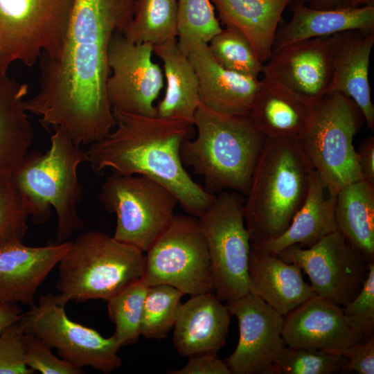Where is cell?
I'll list each match as a JSON object with an SVG mask.
<instances>
[{
	"instance_id": "6da1fadb",
	"label": "cell",
	"mask_w": 374,
	"mask_h": 374,
	"mask_svg": "<svg viewBox=\"0 0 374 374\" xmlns=\"http://www.w3.org/2000/svg\"><path fill=\"white\" fill-rule=\"evenodd\" d=\"M134 1L75 0L59 55L39 58V88L24 108L78 145L100 141L115 126L106 89L108 51L131 21Z\"/></svg>"
},
{
	"instance_id": "7a4b0ae2",
	"label": "cell",
	"mask_w": 374,
	"mask_h": 374,
	"mask_svg": "<svg viewBox=\"0 0 374 374\" xmlns=\"http://www.w3.org/2000/svg\"><path fill=\"white\" fill-rule=\"evenodd\" d=\"M113 114L114 129L86 150L93 171L150 177L168 188L186 213L199 217L216 196L192 179L181 159V144L191 138L194 125L157 116Z\"/></svg>"
},
{
	"instance_id": "3957f363",
	"label": "cell",
	"mask_w": 374,
	"mask_h": 374,
	"mask_svg": "<svg viewBox=\"0 0 374 374\" xmlns=\"http://www.w3.org/2000/svg\"><path fill=\"white\" fill-rule=\"evenodd\" d=\"M197 136L184 141V166L204 177L211 193L232 190L247 195L267 138L247 115H229L200 103L195 114Z\"/></svg>"
},
{
	"instance_id": "277c9868",
	"label": "cell",
	"mask_w": 374,
	"mask_h": 374,
	"mask_svg": "<svg viewBox=\"0 0 374 374\" xmlns=\"http://www.w3.org/2000/svg\"><path fill=\"white\" fill-rule=\"evenodd\" d=\"M314 172L299 138L267 139L243 206L251 243L274 239L287 229Z\"/></svg>"
},
{
	"instance_id": "5b68a950",
	"label": "cell",
	"mask_w": 374,
	"mask_h": 374,
	"mask_svg": "<svg viewBox=\"0 0 374 374\" xmlns=\"http://www.w3.org/2000/svg\"><path fill=\"white\" fill-rule=\"evenodd\" d=\"M50 140L46 152H28L10 179L33 222H46L51 207L55 209L57 221L55 242L62 243L84 224L78 213L82 195L78 168L87 161V154L61 128L53 129Z\"/></svg>"
},
{
	"instance_id": "8992f818",
	"label": "cell",
	"mask_w": 374,
	"mask_h": 374,
	"mask_svg": "<svg viewBox=\"0 0 374 374\" xmlns=\"http://www.w3.org/2000/svg\"><path fill=\"white\" fill-rule=\"evenodd\" d=\"M60 301H107L140 280L144 252L96 231L78 235L58 263Z\"/></svg>"
},
{
	"instance_id": "52a82bcc",
	"label": "cell",
	"mask_w": 374,
	"mask_h": 374,
	"mask_svg": "<svg viewBox=\"0 0 374 374\" xmlns=\"http://www.w3.org/2000/svg\"><path fill=\"white\" fill-rule=\"evenodd\" d=\"M364 121L352 99L330 92L316 105L312 121L299 138L330 195L335 196L344 186L363 180L353 143Z\"/></svg>"
},
{
	"instance_id": "ba28073f",
	"label": "cell",
	"mask_w": 374,
	"mask_h": 374,
	"mask_svg": "<svg viewBox=\"0 0 374 374\" xmlns=\"http://www.w3.org/2000/svg\"><path fill=\"white\" fill-rule=\"evenodd\" d=\"M75 0H0V75L59 55Z\"/></svg>"
},
{
	"instance_id": "9c48e42d",
	"label": "cell",
	"mask_w": 374,
	"mask_h": 374,
	"mask_svg": "<svg viewBox=\"0 0 374 374\" xmlns=\"http://www.w3.org/2000/svg\"><path fill=\"white\" fill-rule=\"evenodd\" d=\"M98 199L116 216L114 238L144 253L168 226L179 204L168 188L150 177L114 173L105 180Z\"/></svg>"
},
{
	"instance_id": "30bf717a",
	"label": "cell",
	"mask_w": 374,
	"mask_h": 374,
	"mask_svg": "<svg viewBox=\"0 0 374 374\" xmlns=\"http://www.w3.org/2000/svg\"><path fill=\"white\" fill-rule=\"evenodd\" d=\"M242 194L224 190L198 217L211 265L213 292L222 301L249 292L248 262L251 251Z\"/></svg>"
},
{
	"instance_id": "8fae6325",
	"label": "cell",
	"mask_w": 374,
	"mask_h": 374,
	"mask_svg": "<svg viewBox=\"0 0 374 374\" xmlns=\"http://www.w3.org/2000/svg\"><path fill=\"white\" fill-rule=\"evenodd\" d=\"M145 253L141 280L148 287L169 285L190 296L213 292L208 247L196 217L175 215Z\"/></svg>"
},
{
	"instance_id": "7c38bea8",
	"label": "cell",
	"mask_w": 374,
	"mask_h": 374,
	"mask_svg": "<svg viewBox=\"0 0 374 374\" xmlns=\"http://www.w3.org/2000/svg\"><path fill=\"white\" fill-rule=\"evenodd\" d=\"M65 306L57 294L46 293L39 296L37 305L22 313L19 321L25 332L55 348L62 359L78 368L91 367L103 373L118 368L122 364L118 355L121 346L114 337H104L71 320Z\"/></svg>"
},
{
	"instance_id": "4fadbf2b",
	"label": "cell",
	"mask_w": 374,
	"mask_h": 374,
	"mask_svg": "<svg viewBox=\"0 0 374 374\" xmlns=\"http://www.w3.org/2000/svg\"><path fill=\"white\" fill-rule=\"evenodd\" d=\"M277 256L308 276L314 294L343 308L359 293L368 272L366 257L337 231L308 248L294 244Z\"/></svg>"
},
{
	"instance_id": "5bb4252c",
	"label": "cell",
	"mask_w": 374,
	"mask_h": 374,
	"mask_svg": "<svg viewBox=\"0 0 374 374\" xmlns=\"http://www.w3.org/2000/svg\"><path fill=\"white\" fill-rule=\"evenodd\" d=\"M153 45L136 44L123 33L112 37L108 51L107 96L112 110L156 116L154 105L163 85L160 66L152 60Z\"/></svg>"
},
{
	"instance_id": "9a60e30c",
	"label": "cell",
	"mask_w": 374,
	"mask_h": 374,
	"mask_svg": "<svg viewBox=\"0 0 374 374\" xmlns=\"http://www.w3.org/2000/svg\"><path fill=\"white\" fill-rule=\"evenodd\" d=\"M373 329L345 314L343 307L315 294L284 317L282 336L287 346L338 350L366 341Z\"/></svg>"
},
{
	"instance_id": "2e32d148",
	"label": "cell",
	"mask_w": 374,
	"mask_h": 374,
	"mask_svg": "<svg viewBox=\"0 0 374 374\" xmlns=\"http://www.w3.org/2000/svg\"><path fill=\"white\" fill-rule=\"evenodd\" d=\"M226 306L238 319L240 337L235 350L224 361L231 374H265L286 346L284 317L251 292Z\"/></svg>"
},
{
	"instance_id": "e0dca14e",
	"label": "cell",
	"mask_w": 374,
	"mask_h": 374,
	"mask_svg": "<svg viewBox=\"0 0 374 374\" xmlns=\"http://www.w3.org/2000/svg\"><path fill=\"white\" fill-rule=\"evenodd\" d=\"M264 78L317 105L329 92L332 77L331 36L290 44L264 64Z\"/></svg>"
},
{
	"instance_id": "ac0fdd59",
	"label": "cell",
	"mask_w": 374,
	"mask_h": 374,
	"mask_svg": "<svg viewBox=\"0 0 374 374\" xmlns=\"http://www.w3.org/2000/svg\"><path fill=\"white\" fill-rule=\"evenodd\" d=\"M71 241L42 247L13 242L0 247V304L34 305L35 295Z\"/></svg>"
},
{
	"instance_id": "d6986e66",
	"label": "cell",
	"mask_w": 374,
	"mask_h": 374,
	"mask_svg": "<svg viewBox=\"0 0 374 374\" xmlns=\"http://www.w3.org/2000/svg\"><path fill=\"white\" fill-rule=\"evenodd\" d=\"M181 51L196 73L201 103L225 114H249L260 85L258 78L223 68L213 58L208 44L202 40L191 41Z\"/></svg>"
},
{
	"instance_id": "ffe728a7",
	"label": "cell",
	"mask_w": 374,
	"mask_h": 374,
	"mask_svg": "<svg viewBox=\"0 0 374 374\" xmlns=\"http://www.w3.org/2000/svg\"><path fill=\"white\" fill-rule=\"evenodd\" d=\"M374 45V30L352 29L331 35L332 77L330 92H339L353 100L368 127L374 128L368 69Z\"/></svg>"
},
{
	"instance_id": "44dd1931",
	"label": "cell",
	"mask_w": 374,
	"mask_h": 374,
	"mask_svg": "<svg viewBox=\"0 0 374 374\" xmlns=\"http://www.w3.org/2000/svg\"><path fill=\"white\" fill-rule=\"evenodd\" d=\"M231 314L213 292L193 295L181 304L174 326L173 344L183 357L217 353L229 335Z\"/></svg>"
},
{
	"instance_id": "7402d4cb",
	"label": "cell",
	"mask_w": 374,
	"mask_h": 374,
	"mask_svg": "<svg viewBox=\"0 0 374 374\" xmlns=\"http://www.w3.org/2000/svg\"><path fill=\"white\" fill-rule=\"evenodd\" d=\"M301 269L278 256L251 247L248 262L249 292L285 317L314 294Z\"/></svg>"
},
{
	"instance_id": "603a6c76",
	"label": "cell",
	"mask_w": 374,
	"mask_h": 374,
	"mask_svg": "<svg viewBox=\"0 0 374 374\" xmlns=\"http://www.w3.org/2000/svg\"><path fill=\"white\" fill-rule=\"evenodd\" d=\"M315 107L285 87L263 78L249 115L267 139L300 138L312 121Z\"/></svg>"
},
{
	"instance_id": "cb8c5ba5",
	"label": "cell",
	"mask_w": 374,
	"mask_h": 374,
	"mask_svg": "<svg viewBox=\"0 0 374 374\" xmlns=\"http://www.w3.org/2000/svg\"><path fill=\"white\" fill-rule=\"evenodd\" d=\"M292 16L277 30L271 54L301 40L329 37L347 30H374V6L315 9L302 0H291Z\"/></svg>"
},
{
	"instance_id": "d4e9b609",
	"label": "cell",
	"mask_w": 374,
	"mask_h": 374,
	"mask_svg": "<svg viewBox=\"0 0 374 374\" xmlns=\"http://www.w3.org/2000/svg\"><path fill=\"white\" fill-rule=\"evenodd\" d=\"M325 190L319 175L314 170L305 199L287 229L274 239L251 243V247L277 255L294 244L309 247L324 236L337 231L335 196L326 197Z\"/></svg>"
},
{
	"instance_id": "484cf974",
	"label": "cell",
	"mask_w": 374,
	"mask_h": 374,
	"mask_svg": "<svg viewBox=\"0 0 374 374\" xmlns=\"http://www.w3.org/2000/svg\"><path fill=\"white\" fill-rule=\"evenodd\" d=\"M291 0H211L226 27L242 32L260 61L271 57L272 46L285 8Z\"/></svg>"
},
{
	"instance_id": "4316f807",
	"label": "cell",
	"mask_w": 374,
	"mask_h": 374,
	"mask_svg": "<svg viewBox=\"0 0 374 374\" xmlns=\"http://www.w3.org/2000/svg\"><path fill=\"white\" fill-rule=\"evenodd\" d=\"M28 92L26 83L0 75V177L11 175L33 141L24 106Z\"/></svg>"
},
{
	"instance_id": "83f0119b",
	"label": "cell",
	"mask_w": 374,
	"mask_h": 374,
	"mask_svg": "<svg viewBox=\"0 0 374 374\" xmlns=\"http://www.w3.org/2000/svg\"><path fill=\"white\" fill-rule=\"evenodd\" d=\"M153 52L163 63L167 83L164 97L156 106L157 116L193 125L201 101L198 79L190 62L176 39L153 46Z\"/></svg>"
},
{
	"instance_id": "f1b7e54d",
	"label": "cell",
	"mask_w": 374,
	"mask_h": 374,
	"mask_svg": "<svg viewBox=\"0 0 374 374\" xmlns=\"http://www.w3.org/2000/svg\"><path fill=\"white\" fill-rule=\"evenodd\" d=\"M337 230L369 262H374V186L351 183L335 195Z\"/></svg>"
},
{
	"instance_id": "f546056e",
	"label": "cell",
	"mask_w": 374,
	"mask_h": 374,
	"mask_svg": "<svg viewBox=\"0 0 374 374\" xmlns=\"http://www.w3.org/2000/svg\"><path fill=\"white\" fill-rule=\"evenodd\" d=\"M178 0H135L134 14L123 35L136 44H161L178 37Z\"/></svg>"
},
{
	"instance_id": "4dcf8cb0",
	"label": "cell",
	"mask_w": 374,
	"mask_h": 374,
	"mask_svg": "<svg viewBox=\"0 0 374 374\" xmlns=\"http://www.w3.org/2000/svg\"><path fill=\"white\" fill-rule=\"evenodd\" d=\"M148 287L140 279L107 301L109 318L115 324L113 336L121 347L136 343L141 335Z\"/></svg>"
},
{
	"instance_id": "1f68e13d",
	"label": "cell",
	"mask_w": 374,
	"mask_h": 374,
	"mask_svg": "<svg viewBox=\"0 0 374 374\" xmlns=\"http://www.w3.org/2000/svg\"><path fill=\"white\" fill-rule=\"evenodd\" d=\"M166 284L148 286L145 299L141 335L146 339H162L174 327L183 296Z\"/></svg>"
},
{
	"instance_id": "d6a6232c",
	"label": "cell",
	"mask_w": 374,
	"mask_h": 374,
	"mask_svg": "<svg viewBox=\"0 0 374 374\" xmlns=\"http://www.w3.org/2000/svg\"><path fill=\"white\" fill-rule=\"evenodd\" d=\"M208 46L215 60L223 68L254 78L262 73L264 64L246 36L238 29H222L212 37Z\"/></svg>"
},
{
	"instance_id": "836d02e7",
	"label": "cell",
	"mask_w": 374,
	"mask_h": 374,
	"mask_svg": "<svg viewBox=\"0 0 374 374\" xmlns=\"http://www.w3.org/2000/svg\"><path fill=\"white\" fill-rule=\"evenodd\" d=\"M348 362L340 355L285 346L265 374H334L343 371Z\"/></svg>"
},
{
	"instance_id": "e575fe53",
	"label": "cell",
	"mask_w": 374,
	"mask_h": 374,
	"mask_svg": "<svg viewBox=\"0 0 374 374\" xmlns=\"http://www.w3.org/2000/svg\"><path fill=\"white\" fill-rule=\"evenodd\" d=\"M213 8L211 0H178L177 44L181 51L195 39L208 44L222 30Z\"/></svg>"
},
{
	"instance_id": "d590c367",
	"label": "cell",
	"mask_w": 374,
	"mask_h": 374,
	"mask_svg": "<svg viewBox=\"0 0 374 374\" xmlns=\"http://www.w3.org/2000/svg\"><path fill=\"white\" fill-rule=\"evenodd\" d=\"M29 212L14 187L10 176L0 177V247L22 242Z\"/></svg>"
},
{
	"instance_id": "8d00e7d4",
	"label": "cell",
	"mask_w": 374,
	"mask_h": 374,
	"mask_svg": "<svg viewBox=\"0 0 374 374\" xmlns=\"http://www.w3.org/2000/svg\"><path fill=\"white\" fill-rule=\"evenodd\" d=\"M23 344L26 364L35 372L42 374L84 373L82 368L55 356L51 347L30 333H24Z\"/></svg>"
},
{
	"instance_id": "74e56055",
	"label": "cell",
	"mask_w": 374,
	"mask_h": 374,
	"mask_svg": "<svg viewBox=\"0 0 374 374\" xmlns=\"http://www.w3.org/2000/svg\"><path fill=\"white\" fill-rule=\"evenodd\" d=\"M24 333L19 321L8 326L0 332V374L35 373L25 362Z\"/></svg>"
},
{
	"instance_id": "f35d334b",
	"label": "cell",
	"mask_w": 374,
	"mask_h": 374,
	"mask_svg": "<svg viewBox=\"0 0 374 374\" xmlns=\"http://www.w3.org/2000/svg\"><path fill=\"white\" fill-rule=\"evenodd\" d=\"M343 308L346 315L374 328V262L368 263V275L359 293Z\"/></svg>"
},
{
	"instance_id": "ab89813d",
	"label": "cell",
	"mask_w": 374,
	"mask_h": 374,
	"mask_svg": "<svg viewBox=\"0 0 374 374\" xmlns=\"http://www.w3.org/2000/svg\"><path fill=\"white\" fill-rule=\"evenodd\" d=\"M346 357L348 362L343 371H355L359 374L374 373V337L363 342L338 350H323Z\"/></svg>"
},
{
	"instance_id": "60d3db41",
	"label": "cell",
	"mask_w": 374,
	"mask_h": 374,
	"mask_svg": "<svg viewBox=\"0 0 374 374\" xmlns=\"http://www.w3.org/2000/svg\"><path fill=\"white\" fill-rule=\"evenodd\" d=\"M170 374H231L224 361L217 353H203L188 357L187 364L179 370L170 371Z\"/></svg>"
},
{
	"instance_id": "b9f144b4",
	"label": "cell",
	"mask_w": 374,
	"mask_h": 374,
	"mask_svg": "<svg viewBox=\"0 0 374 374\" xmlns=\"http://www.w3.org/2000/svg\"><path fill=\"white\" fill-rule=\"evenodd\" d=\"M355 153L363 180L374 186V136L363 140Z\"/></svg>"
},
{
	"instance_id": "7bdbcfd3",
	"label": "cell",
	"mask_w": 374,
	"mask_h": 374,
	"mask_svg": "<svg viewBox=\"0 0 374 374\" xmlns=\"http://www.w3.org/2000/svg\"><path fill=\"white\" fill-rule=\"evenodd\" d=\"M22 313V310L18 304H0V332L8 326L18 321Z\"/></svg>"
},
{
	"instance_id": "ee69618b",
	"label": "cell",
	"mask_w": 374,
	"mask_h": 374,
	"mask_svg": "<svg viewBox=\"0 0 374 374\" xmlns=\"http://www.w3.org/2000/svg\"><path fill=\"white\" fill-rule=\"evenodd\" d=\"M353 0H314L309 7L315 9H336L352 7Z\"/></svg>"
},
{
	"instance_id": "f6af8a7d",
	"label": "cell",
	"mask_w": 374,
	"mask_h": 374,
	"mask_svg": "<svg viewBox=\"0 0 374 374\" xmlns=\"http://www.w3.org/2000/svg\"><path fill=\"white\" fill-rule=\"evenodd\" d=\"M374 6V0H353L352 7H362L364 6Z\"/></svg>"
},
{
	"instance_id": "bcb514c9",
	"label": "cell",
	"mask_w": 374,
	"mask_h": 374,
	"mask_svg": "<svg viewBox=\"0 0 374 374\" xmlns=\"http://www.w3.org/2000/svg\"><path fill=\"white\" fill-rule=\"evenodd\" d=\"M302 1H304L305 3H308L309 4H310L311 3L314 1V0H302Z\"/></svg>"
}]
</instances>
